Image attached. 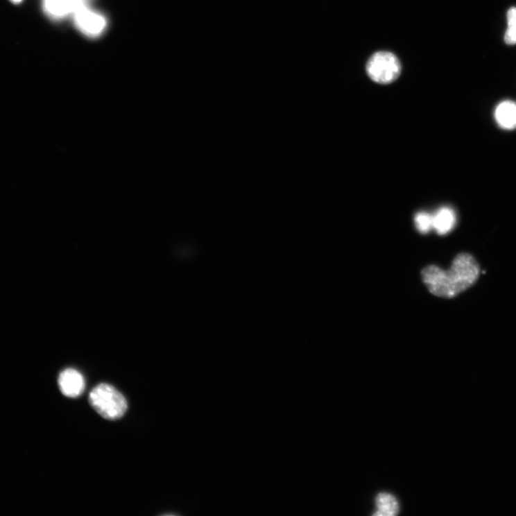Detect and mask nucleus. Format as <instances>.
<instances>
[{"label":"nucleus","instance_id":"obj_1","mask_svg":"<svg viewBox=\"0 0 516 516\" xmlns=\"http://www.w3.org/2000/svg\"><path fill=\"white\" fill-rule=\"evenodd\" d=\"M421 275L430 293L438 297L453 298L476 282L480 268L474 257L468 253H461L448 270L429 266Z\"/></svg>","mask_w":516,"mask_h":516},{"label":"nucleus","instance_id":"obj_2","mask_svg":"<svg viewBox=\"0 0 516 516\" xmlns=\"http://www.w3.org/2000/svg\"><path fill=\"white\" fill-rule=\"evenodd\" d=\"M89 402L94 410L103 418L117 420L121 418L128 408L126 399L114 386L101 384L89 395Z\"/></svg>","mask_w":516,"mask_h":516},{"label":"nucleus","instance_id":"obj_3","mask_svg":"<svg viewBox=\"0 0 516 516\" xmlns=\"http://www.w3.org/2000/svg\"><path fill=\"white\" fill-rule=\"evenodd\" d=\"M367 72L370 78L379 84H389L397 79L401 74L398 58L389 52H379L369 60Z\"/></svg>","mask_w":516,"mask_h":516},{"label":"nucleus","instance_id":"obj_4","mask_svg":"<svg viewBox=\"0 0 516 516\" xmlns=\"http://www.w3.org/2000/svg\"><path fill=\"white\" fill-rule=\"evenodd\" d=\"M74 15L76 27L86 35L98 36L106 28L105 17L91 10L85 4L80 6Z\"/></svg>","mask_w":516,"mask_h":516},{"label":"nucleus","instance_id":"obj_5","mask_svg":"<svg viewBox=\"0 0 516 516\" xmlns=\"http://www.w3.org/2000/svg\"><path fill=\"white\" fill-rule=\"evenodd\" d=\"M58 384L62 393L72 398L82 395L85 386L83 375L74 369H67L61 372Z\"/></svg>","mask_w":516,"mask_h":516},{"label":"nucleus","instance_id":"obj_6","mask_svg":"<svg viewBox=\"0 0 516 516\" xmlns=\"http://www.w3.org/2000/svg\"><path fill=\"white\" fill-rule=\"evenodd\" d=\"M86 0H45L46 12L51 17L62 18L75 12L85 4Z\"/></svg>","mask_w":516,"mask_h":516},{"label":"nucleus","instance_id":"obj_7","mask_svg":"<svg viewBox=\"0 0 516 516\" xmlns=\"http://www.w3.org/2000/svg\"><path fill=\"white\" fill-rule=\"evenodd\" d=\"M456 222V214L450 207H443L433 215V229L440 235L447 234L453 230Z\"/></svg>","mask_w":516,"mask_h":516},{"label":"nucleus","instance_id":"obj_8","mask_svg":"<svg viewBox=\"0 0 516 516\" xmlns=\"http://www.w3.org/2000/svg\"><path fill=\"white\" fill-rule=\"evenodd\" d=\"M495 119L506 130L516 128V103L505 101L499 103L495 112Z\"/></svg>","mask_w":516,"mask_h":516},{"label":"nucleus","instance_id":"obj_9","mask_svg":"<svg viewBox=\"0 0 516 516\" xmlns=\"http://www.w3.org/2000/svg\"><path fill=\"white\" fill-rule=\"evenodd\" d=\"M375 503L377 510L374 515L394 516L399 511V502L393 495L390 493H379Z\"/></svg>","mask_w":516,"mask_h":516},{"label":"nucleus","instance_id":"obj_10","mask_svg":"<svg viewBox=\"0 0 516 516\" xmlns=\"http://www.w3.org/2000/svg\"><path fill=\"white\" fill-rule=\"evenodd\" d=\"M508 28L505 33V42L508 45L516 44V8H510L507 12Z\"/></svg>","mask_w":516,"mask_h":516},{"label":"nucleus","instance_id":"obj_11","mask_svg":"<svg viewBox=\"0 0 516 516\" xmlns=\"http://www.w3.org/2000/svg\"><path fill=\"white\" fill-rule=\"evenodd\" d=\"M415 223L418 230L427 234L433 229V215L422 212L415 215Z\"/></svg>","mask_w":516,"mask_h":516},{"label":"nucleus","instance_id":"obj_12","mask_svg":"<svg viewBox=\"0 0 516 516\" xmlns=\"http://www.w3.org/2000/svg\"><path fill=\"white\" fill-rule=\"evenodd\" d=\"M12 1L14 2L15 3H19L22 1V0H12Z\"/></svg>","mask_w":516,"mask_h":516}]
</instances>
